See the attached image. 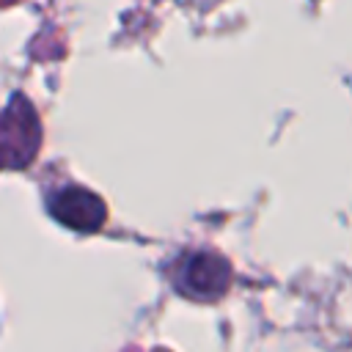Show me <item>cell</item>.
<instances>
[{"mask_svg":"<svg viewBox=\"0 0 352 352\" xmlns=\"http://www.w3.org/2000/svg\"><path fill=\"white\" fill-rule=\"evenodd\" d=\"M228 278H231V270H228L226 258H220L214 253H192L184 258L176 286L184 294H198L201 300H209V297H217L226 292Z\"/></svg>","mask_w":352,"mask_h":352,"instance_id":"obj_1","label":"cell"},{"mask_svg":"<svg viewBox=\"0 0 352 352\" xmlns=\"http://www.w3.org/2000/svg\"><path fill=\"white\" fill-rule=\"evenodd\" d=\"M50 212L63 226L77 228V231H94V228H99L104 223L102 201L94 192L80 190L77 184H69L58 195H52L50 198Z\"/></svg>","mask_w":352,"mask_h":352,"instance_id":"obj_2","label":"cell"}]
</instances>
